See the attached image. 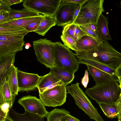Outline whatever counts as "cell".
<instances>
[{
    "label": "cell",
    "instance_id": "cell-34",
    "mask_svg": "<svg viewBox=\"0 0 121 121\" xmlns=\"http://www.w3.org/2000/svg\"><path fill=\"white\" fill-rule=\"evenodd\" d=\"M12 20L10 17L9 13L0 12V24L8 22Z\"/></svg>",
    "mask_w": 121,
    "mask_h": 121
},
{
    "label": "cell",
    "instance_id": "cell-3",
    "mask_svg": "<svg viewBox=\"0 0 121 121\" xmlns=\"http://www.w3.org/2000/svg\"><path fill=\"white\" fill-rule=\"evenodd\" d=\"M79 84L77 82L67 86V93L72 96L76 104L89 116L90 119L95 121H104L99 113L98 109L93 105L91 100L80 87Z\"/></svg>",
    "mask_w": 121,
    "mask_h": 121
},
{
    "label": "cell",
    "instance_id": "cell-6",
    "mask_svg": "<svg viewBox=\"0 0 121 121\" xmlns=\"http://www.w3.org/2000/svg\"><path fill=\"white\" fill-rule=\"evenodd\" d=\"M33 43L37 60L47 68L50 69L54 66V43L46 38L34 41Z\"/></svg>",
    "mask_w": 121,
    "mask_h": 121
},
{
    "label": "cell",
    "instance_id": "cell-48",
    "mask_svg": "<svg viewBox=\"0 0 121 121\" xmlns=\"http://www.w3.org/2000/svg\"><path fill=\"white\" fill-rule=\"evenodd\" d=\"M24 45H26L28 46L30 48L31 47V44L27 42L25 43V44Z\"/></svg>",
    "mask_w": 121,
    "mask_h": 121
},
{
    "label": "cell",
    "instance_id": "cell-51",
    "mask_svg": "<svg viewBox=\"0 0 121 121\" xmlns=\"http://www.w3.org/2000/svg\"><path fill=\"white\" fill-rule=\"evenodd\" d=\"M118 121H121V117H117Z\"/></svg>",
    "mask_w": 121,
    "mask_h": 121
},
{
    "label": "cell",
    "instance_id": "cell-16",
    "mask_svg": "<svg viewBox=\"0 0 121 121\" xmlns=\"http://www.w3.org/2000/svg\"><path fill=\"white\" fill-rule=\"evenodd\" d=\"M99 43L94 38L85 35L76 42V52H84L93 50L97 48Z\"/></svg>",
    "mask_w": 121,
    "mask_h": 121
},
{
    "label": "cell",
    "instance_id": "cell-30",
    "mask_svg": "<svg viewBox=\"0 0 121 121\" xmlns=\"http://www.w3.org/2000/svg\"><path fill=\"white\" fill-rule=\"evenodd\" d=\"M60 38L65 45L75 52L77 51L76 42L72 38L64 33H62Z\"/></svg>",
    "mask_w": 121,
    "mask_h": 121
},
{
    "label": "cell",
    "instance_id": "cell-37",
    "mask_svg": "<svg viewBox=\"0 0 121 121\" xmlns=\"http://www.w3.org/2000/svg\"><path fill=\"white\" fill-rule=\"evenodd\" d=\"M61 121H80L78 119L69 114L64 116L62 118Z\"/></svg>",
    "mask_w": 121,
    "mask_h": 121
},
{
    "label": "cell",
    "instance_id": "cell-39",
    "mask_svg": "<svg viewBox=\"0 0 121 121\" xmlns=\"http://www.w3.org/2000/svg\"><path fill=\"white\" fill-rule=\"evenodd\" d=\"M89 78L88 73L87 70H86L84 75L82 78L81 83L85 88H86L88 82Z\"/></svg>",
    "mask_w": 121,
    "mask_h": 121
},
{
    "label": "cell",
    "instance_id": "cell-17",
    "mask_svg": "<svg viewBox=\"0 0 121 121\" xmlns=\"http://www.w3.org/2000/svg\"><path fill=\"white\" fill-rule=\"evenodd\" d=\"M108 17L101 13L96 23V26L99 36L101 40L108 41L112 38L109 33L108 26Z\"/></svg>",
    "mask_w": 121,
    "mask_h": 121
},
{
    "label": "cell",
    "instance_id": "cell-26",
    "mask_svg": "<svg viewBox=\"0 0 121 121\" xmlns=\"http://www.w3.org/2000/svg\"><path fill=\"white\" fill-rule=\"evenodd\" d=\"M79 64L89 65L111 75L116 76V70H114L102 63L94 60L84 59H78Z\"/></svg>",
    "mask_w": 121,
    "mask_h": 121
},
{
    "label": "cell",
    "instance_id": "cell-14",
    "mask_svg": "<svg viewBox=\"0 0 121 121\" xmlns=\"http://www.w3.org/2000/svg\"><path fill=\"white\" fill-rule=\"evenodd\" d=\"M63 84L52 73L41 76L37 86L39 94L51 89L58 85Z\"/></svg>",
    "mask_w": 121,
    "mask_h": 121
},
{
    "label": "cell",
    "instance_id": "cell-49",
    "mask_svg": "<svg viewBox=\"0 0 121 121\" xmlns=\"http://www.w3.org/2000/svg\"><path fill=\"white\" fill-rule=\"evenodd\" d=\"M118 82H119L120 84H121V77H120L118 78Z\"/></svg>",
    "mask_w": 121,
    "mask_h": 121
},
{
    "label": "cell",
    "instance_id": "cell-24",
    "mask_svg": "<svg viewBox=\"0 0 121 121\" xmlns=\"http://www.w3.org/2000/svg\"><path fill=\"white\" fill-rule=\"evenodd\" d=\"M9 14L10 17L12 20L43 16L25 8L18 10L11 9L9 12Z\"/></svg>",
    "mask_w": 121,
    "mask_h": 121
},
{
    "label": "cell",
    "instance_id": "cell-50",
    "mask_svg": "<svg viewBox=\"0 0 121 121\" xmlns=\"http://www.w3.org/2000/svg\"><path fill=\"white\" fill-rule=\"evenodd\" d=\"M25 48L27 49H28L30 48V47L28 45H26L25 47Z\"/></svg>",
    "mask_w": 121,
    "mask_h": 121
},
{
    "label": "cell",
    "instance_id": "cell-9",
    "mask_svg": "<svg viewBox=\"0 0 121 121\" xmlns=\"http://www.w3.org/2000/svg\"><path fill=\"white\" fill-rule=\"evenodd\" d=\"M18 102L25 111L30 113L46 117L49 112L41 99L35 96L30 95L23 96L18 100Z\"/></svg>",
    "mask_w": 121,
    "mask_h": 121
},
{
    "label": "cell",
    "instance_id": "cell-7",
    "mask_svg": "<svg viewBox=\"0 0 121 121\" xmlns=\"http://www.w3.org/2000/svg\"><path fill=\"white\" fill-rule=\"evenodd\" d=\"M61 0H25L23 3L25 8L43 16H55Z\"/></svg>",
    "mask_w": 121,
    "mask_h": 121
},
{
    "label": "cell",
    "instance_id": "cell-22",
    "mask_svg": "<svg viewBox=\"0 0 121 121\" xmlns=\"http://www.w3.org/2000/svg\"><path fill=\"white\" fill-rule=\"evenodd\" d=\"M50 72L53 73L66 86L70 83L75 77L74 74L55 66L50 69Z\"/></svg>",
    "mask_w": 121,
    "mask_h": 121
},
{
    "label": "cell",
    "instance_id": "cell-41",
    "mask_svg": "<svg viewBox=\"0 0 121 121\" xmlns=\"http://www.w3.org/2000/svg\"><path fill=\"white\" fill-rule=\"evenodd\" d=\"M86 25L99 36L96 26V24L91 23Z\"/></svg>",
    "mask_w": 121,
    "mask_h": 121
},
{
    "label": "cell",
    "instance_id": "cell-11",
    "mask_svg": "<svg viewBox=\"0 0 121 121\" xmlns=\"http://www.w3.org/2000/svg\"><path fill=\"white\" fill-rule=\"evenodd\" d=\"M18 91H28L35 89L41 77L37 74L17 71Z\"/></svg>",
    "mask_w": 121,
    "mask_h": 121
},
{
    "label": "cell",
    "instance_id": "cell-40",
    "mask_svg": "<svg viewBox=\"0 0 121 121\" xmlns=\"http://www.w3.org/2000/svg\"><path fill=\"white\" fill-rule=\"evenodd\" d=\"M11 108L9 104L7 103L0 106V109L7 113H8L10 109Z\"/></svg>",
    "mask_w": 121,
    "mask_h": 121
},
{
    "label": "cell",
    "instance_id": "cell-47",
    "mask_svg": "<svg viewBox=\"0 0 121 121\" xmlns=\"http://www.w3.org/2000/svg\"><path fill=\"white\" fill-rule=\"evenodd\" d=\"M118 113L117 115L119 114H121V107H118Z\"/></svg>",
    "mask_w": 121,
    "mask_h": 121
},
{
    "label": "cell",
    "instance_id": "cell-35",
    "mask_svg": "<svg viewBox=\"0 0 121 121\" xmlns=\"http://www.w3.org/2000/svg\"><path fill=\"white\" fill-rule=\"evenodd\" d=\"M22 0H0V1L6 5L10 6L11 5L23 2Z\"/></svg>",
    "mask_w": 121,
    "mask_h": 121
},
{
    "label": "cell",
    "instance_id": "cell-31",
    "mask_svg": "<svg viewBox=\"0 0 121 121\" xmlns=\"http://www.w3.org/2000/svg\"><path fill=\"white\" fill-rule=\"evenodd\" d=\"M79 25L81 29L87 35L94 38L99 43L101 42V40L99 36L86 25Z\"/></svg>",
    "mask_w": 121,
    "mask_h": 121
},
{
    "label": "cell",
    "instance_id": "cell-46",
    "mask_svg": "<svg viewBox=\"0 0 121 121\" xmlns=\"http://www.w3.org/2000/svg\"><path fill=\"white\" fill-rule=\"evenodd\" d=\"M5 121H13L12 118L9 115L8 113L7 117Z\"/></svg>",
    "mask_w": 121,
    "mask_h": 121
},
{
    "label": "cell",
    "instance_id": "cell-4",
    "mask_svg": "<svg viewBox=\"0 0 121 121\" xmlns=\"http://www.w3.org/2000/svg\"><path fill=\"white\" fill-rule=\"evenodd\" d=\"M104 1V0H86L82 5L75 21L72 23L79 25L96 24L101 14L104 11L103 6Z\"/></svg>",
    "mask_w": 121,
    "mask_h": 121
},
{
    "label": "cell",
    "instance_id": "cell-45",
    "mask_svg": "<svg viewBox=\"0 0 121 121\" xmlns=\"http://www.w3.org/2000/svg\"><path fill=\"white\" fill-rule=\"evenodd\" d=\"M121 89V84H120ZM119 107H121V92L120 97L117 103Z\"/></svg>",
    "mask_w": 121,
    "mask_h": 121
},
{
    "label": "cell",
    "instance_id": "cell-5",
    "mask_svg": "<svg viewBox=\"0 0 121 121\" xmlns=\"http://www.w3.org/2000/svg\"><path fill=\"white\" fill-rule=\"evenodd\" d=\"M54 66L64 69L73 74L79 67V61L75 54L69 48L60 42L54 43Z\"/></svg>",
    "mask_w": 121,
    "mask_h": 121
},
{
    "label": "cell",
    "instance_id": "cell-8",
    "mask_svg": "<svg viewBox=\"0 0 121 121\" xmlns=\"http://www.w3.org/2000/svg\"><path fill=\"white\" fill-rule=\"evenodd\" d=\"M66 86L63 84L39 94V98L45 106L55 107L61 106L66 101L67 92Z\"/></svg>",
    "mask_w": 121,
    "mask_h": 121
},
{
    "label": "cell",
    "instance_id": "cell-32",
    "mask_svg": "<svg viewBox=\"0 0 121 121\" xmlns=\"http://www.w3.org/2000/svg\"><path fill=\"white\" fill-rule=\"evenodd\" d=\"M24 36L10 35L0 34V41H15L24 39Z\"/></svg>",
    "mask_w": 121,
    "mask_h": 121
},
{
    "label": "cell",
    "instance_id": "cell-15",
    "mask_svg": "<svg viewBox=\"0 0 121 121\" xmlns=\"http://www.w3.org/2000/svg\"><path fill=\"white\" fill-rule=\"evenodd\" d=\"M24 39L15 41H0V57L22 51Z\"/></svg>",
    "mask_w": 121,
    "mask_h": 121
},
{
    "label": "cell",
    "instance_id": "cell-13",
    "mask_svg": "<svg viewBox=\"0 0 121 121\" xmlns=\"http://www.w3.org/2000/svg\"><path fill=\"white\" fill-rule=\"evenodd\" d=\"M16 53L0 57V85L7 81L9 74L14 62Z\"/></svg>",
    "mask_w": 121,
    "mask_h": 121
},
{
    "label": "cell",
    "instance_id": "cell-33",
    "mask_svg": "<svg viewBox=\"0 0 121 121\" xmlns=\"http://www.w3.org/2000/svg\"><path fill=\"white\" fill-rule=\"evenodd\" d=\"M42 18L30 23L25 26L24 28L29 32H34L38 27Z\"/></svg>",
    "mask_w": 121,
    "mask_h": 121
},
{
    "label": "cell",
    "instance_id": "cell-42",
    "mask_svg": "<svg viewBox=\"0 0 121 121\" xmlns=\"http://www.w3.org/2000/svg\"><path fill=\"white\" fill-rule=\"evenodd\" d=\"M8 113L4 112L0 109V121H5L7 117Z\"/></svg>",
    "mask_w": 121,
    "mask_h": 121
},
{
    "label": "cell",
    "instance_id": "cell-18",
    "mask_svg": "<svg viewBox=\"0 0 121 121\" xmlns=\"http://www.w3.org/2000/svg\"><path fill=\"white\" fill-rule=\"evenodd\" d=\"M8 114L13 121H44L45 117L26 111L23 114H19L12 108L10 109Z\"/></svg>",
    "mask_w": 121,
    "mask_h": 121
},
{
    "label": "cell",
    "instance_id": "cell-28",
    "mask_svg": "<svg viewBox=\"0 0 121 121\" xmlns=\"http://www.w3.org/2000/svg\"><path fill=\"white\" fill-rule=\"evenodd\" d=\"M43 16L32 17L12 20L8 22L0 24V26H16L24 27L25 26L30 23L42 18Z\"/></svg>",
    "mask_w": 121,
    "mask_h": 121
},
{
    "label": "cell",
    "instance_id": "cell-52",
    "mask_svg": "<svg viewBox=\"0 0 121 121\" xmlns=\"http://www.w3.org/2000/svg\"><path fill=\"white\" fill-rule=\"evenodd\" d=\"M121 117V114H119L117 115V117Z\"/></svg>",
    "mask_w": 121,
    "mask_h": 121
},
{
    "label": "cell",
    "instance_id": "cell-36",
    "mask_svg": "<svg viewBox=\"0 0 121 121\" xmlns=\"http://www.w3.org/2000/svg\"><path fill=\"white\" fill-rule=\"evenodd\" d=\"M11 9L10 6L0 1V12H6L9 13Z\"/></svg>",
    "mask_w": 121,
    "mask_h": 121
},
{
    "label": "cell",
    "instance_id": "cell-53",
    "mask_svg": "<svg viewBox=\"0 0 121 121\" xmlns=\"http://www.w3.org/2000/svg\"><path fill=\"white\" fill-rule=\"evenodd\" d=\"M120 3V4H121V1Z\"/></svg>",
    "mask_w": 121,
    "mask_h": 121
},
{
    "label": "cell",
    "instance_id": "cell-1",
    "mask_svg": "<svg viewBox=\"0 0 121 121\" xmlns=\"http://www.w3.org/2000/svg\"><path fill=\"white\" fill-rule=\"evenodd\" d=\"M77 59H84L103 64L116 70L121 64V53L116 50L108 41L101 40L98 46L92 50L76 52Z\"/></svg>",
    "mask_w": 121,
    "mask_h": 121
},
{
    "label": "cell",
    "instance_id": "cell-2",
    "mask_svg": "<svg viewBox=\"0 0 121 121\" xmlns=\"http://www.w3.org/2000/svg\"><path fill=\"white\" fill-rule=\"evenodd\" d=\"M121 89L118 82L95 85L87 89L85 93L98 103H117L119 99Z\"/></svg>",
    "mask_w": 121,
    "mask_h": 121
},
{
    "label": "cell",
    "instance_id": "cell-20",
    "mask_svg": "<svg viewBox=\"0 0 121 121\" xmlns=\"http://www.w3.org/2000/svg\"><path fill=\"white\" fill-rule=\"evenodd\" d=\"M15 99L7 81L0 85V106L7 103L12 108Z\"/></svg>",
    "mask_w": 121,
    "mask_h": 121
},
{
    "label": "cell",
    "instance_id": "cell-43",
    "mask_svg": "<svg viewBox=\"0 0 121 121\" xmlns=\"http://www.w3.org/2000/svg\"><path fill=\"white\" fill-rule=\"evenodd\" d=\"M82 5H78L77 8L76 9L74 13L73 16V22L75 21L77 17L78 16L79 12Z\"/></svg>",
    "mask_w": 121,
    "mask_h": 121
},
{
    "label": "cell",
    "instance_id": "cell-29",
    "mask_svg": "<svg viewBox=\"0 0 121 121\" xmlns=\"http://www.w3.org/2000/svg\"><path fill=\"white\" fill-rule=\"evenodd\" d=\"M70 112L64 108H55L49 112L46 117L47 121H61V118Z\"/></svg>",
    "mask_w": 121,
    "mask_h": 121
},
{
    "label": "cell",
    "instance_id": "cell-23",
    "mask_svg": "<svg viewBox=\"0 0 121 121\" xmlns=\"http://www.w3.org/2000/svg\"><path fill=\"white\" fill-rule=\"evenodd\" d=\"M17 68L15 67L13 64V65L7 79L12 94L15 98L16 95H18V92L17 76Z\"/></svg>",
    "mask_w": 121,
    "mask_h": 121
},
{
    "label": "cell",
    "instance_id": "cell-21",
    "mask_svg": "<svg viewBox=\"0 0 121 121\" xmlns=\"http://www.w3.org/2000/svg\"><path fill=\"white\" fill-rule=\"evenodd\" d=\"M62 33L67 35L76 42L84 36L87 35L81 29L79 25L72 23L64 27Z\"/></svg>",
    "mask_w": 121,
    "mask_h": 121
},
{
    "label": "cell",
    "instance_id": "cell-19",
    "mask_svg": "<svg viewBox=\"0 0 121 121\" xmlns=\"http://www.w3.org/2000/svg\"><path fill=\"white\" fill-rule=\"evenodd\" d=\"M56 25L55 16H43L38 27L34 32L44 36L52 27Z\"/></svg>",
    "mask_w": 121,
    "mask_h": 121
},
{
    "label": "cell",
    "instance_id": "cell-27",
    "mask_svg": "<svg viewBox=\"0 0 121 121\" xmlns=\"http://www.w3.org/2000/svg\"><path fill=\"white\" fill-rule=\"evenodd\" d=\"M29 32L22 27L16 26H0V34L24 36Z\"/></svg>",
    "mask_w": 121,
    "mask_h": 121
},
{
    "label": "cell",
    "instance_id": "cell-25",
    "mask_svg": "<svg viewBox=\"0 0 121 121\" xmlns=\"http://www.w3.org/2000/svg\"><path fill=\"white\" fill-rule=\"evenodd\" d=\"M105 115L112 118L117 117L118 108L117 103L106 102L98 103Z\"/></svg>",
    "mask_w": 121,
    "mask_h": 121
},
{
    "label": "cell",
    "instance_id": "cell-12",
    "mask_svg": "<svg viewBox=\"0 0 121 121\" xmlns=\"http://www.w3.org/2000/svg\"><path fill=\"white\" fill-rule=\"evenodd\" d=\"M86 65L89 73L95 81L96 85L118 82L116 76L92 66L89 65Z\"/></svg>",
    "mask_w": 121,
    "mask_h": 121
},
{
    "label": "cell",
    "instance_id": "cell-10",
    "mask_svg": "<svg viewBox=\"0 0 121 121\" xmlns=\"http://www.w3.org/2000/svg\"><path fill=\"white\" fill-rule=\"evenodd\" d=\"M78 5L76 4L61 1L55 16L56 25L65 26L72 23L73 21L74 12Z\"/></svg>",
    "mask_w": 121,
    "mask_h": 121
},
{
    "label": "cell",
    "instance_id": "cell-38",
    "mask_svg": "<svg viewBox=\"0 0 121 121\" xmlns=\"http://www.w3.org/2000/svg\"><path fill=\"white\" fill-rule=\"evenodd\" d=\"M86 0H61V1L63 3H73L78 5L82 4Z\"/></svg>",
    "mask_w": 121,
    "mask_h": 121
},
{
    "label": "cell",
    "instance_id": "cell-44",
    "mask_svg": "<svg viewBox=\"0 0 121 121\" xmlns=\"http://www.w3.org/2000/svg\"><path fill=\"white\" fill-rule=\"evenodd\" d=\"M116 75L117 78L121 77V64L116 70Z\"/></svg>",
    "mask_w": 121,
    "mask_h": 121
}]
</instances>
